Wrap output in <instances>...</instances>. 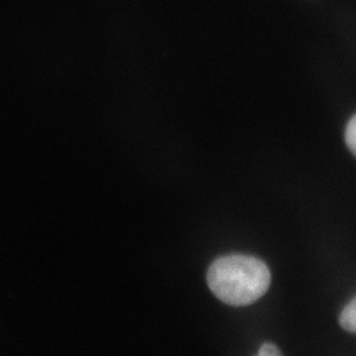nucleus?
<instances>
[{"label":"nucleus","mask_w":356,"mask_h":356,"mask_svg":"<svg viewBox=\"0 0 356 356\" xmlns=\"http://www.w3.org/2000/svg\"><path fill=\"white\" fill-rule=\"evenodd\" d=\"M211 291L234 307L254 303L270 286L271 275L264 261L248 255H227L211 264L207 273Z\"/></svg>","instance_id":"f257e3e1"},{"label":"nucleus","mask_w":356,"mask_h":356,"mask_svg":"<svg viewBox=\"0 0 356 356\" xmlns=\"http://www.w3.org/2000/svg\"><path fill=\"white\" fill-rule=\"evenodd\" d=\"M339 324L344 331L355 334L356 330V299L351 300L350 303L344 307L339 316Z\"/></svg>","instance_id":"f03ea898"},{"label":"nucleus","mask_w":356,"mask_h":356,"mask_svg":"<svg viewBox=\"0 0 356 356\" xmlns=\"http://www.w3.org/2000/svg\"><path fill=\"white\" fill-rule=\"evenodd\" d=\"M346 146L350 149L353 156L356 154V116L353 115V118L348 122V126L346 129Z\"/></svg>","instance_id":"7ed1b4c3"},{"label":"nucleus","mask_w":356,"mask_h":356,"mask_svg":"<svg viewBox=\"0 0 356 356\" xmlns=\"http://www.w3.org/2000/svg\"><path fill=\"white\" fill-rule=\"evenodd\" d=\"M255 356H283L280 348L275 344L266 343L262 344L259 353Z\"/></svg>","instance_id":"20e7f679"}]
</instances>
